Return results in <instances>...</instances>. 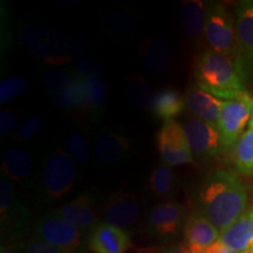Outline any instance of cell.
Here are the masks:
<instances>
[{
  "mask_svg": "<svg viewBox=\"0 0 253 253\" xmlns=\"http://www.w3.org/2000/svg\"><path fill=\"white\" fill-rule=\"evenodd\" d=\"M198 198L204 216L220 235L248 211L245 186L238 175L230 170L211 172L199 189Z\"/></svg>",
  "mask_w": 253,
  "mask_h": 253,
  "instance_id": "6da1fadb",
  "label": "cell"
},
{
  "mask_svg": "<svg viewBox=\"0 0 253 253\" xmlns=\"http://www.w3.org/2000/svg\"><path fill=\"white\" fill-rule=\"evenodd\" d=\"M197 86L218 99H240L249 93L243 84V71L231 56L209 49L198 56L195 65Z\"/></svg>",
  "mask_w": 253,
  "mask_h": 253,
  "instance_id": "7a4b0ae2",
  "label": "cell"
},
{
  "mask_svg": "<svg viewBox=\"0 0 253 253\" xmlns=\"http://www.w3.org/2000/svg\"><path fill=\"white\" fill-rule=\"evenodd\" d=\"M204 38L211 50L231 58L238 55L236 25L223 5L210 2L207 6Z\"/></svg>",
  "mask_w": 253,
  "mask_h": 253,
  "instance_id": "3957f363",
  "label": "cell"
},
{
  "mask_svg": "<svg viewBox=\"0 0 253 253\" xmlns=\"http://www.w3.org/2000/svg\"><path fill=\"white\" fill-rule=\"evenodd\" d=\"M77 179L73 158L61 148L47 157L41 173V190L50 199H60L71 192Z\"/></svg>",
  "mask_w": 253,
  "mask_h": 253,
  "instance_id": "277c9868",
  "label": "cell"
},
{
  "mask_svg": "<svg viewBox=\"0 0 253 253\" xmlns=\"http://www.w3.org/2000/svg\"><path fill=\"white\" fill-rule=\"evenodd\" d=\"M34 233L37 238L65 253H86V242L81 231L53 212L37 220Z\"/></svg>",
  "mask_w": 253,
  "mask_h": 253,
  "instance_id": "5b68a950",
  "label": "cell"
},
{
  "mask_svg": "<svg viewBox=\"0 0 253 253\" xmlns=\"http://www.w3.org/2000/svg\"><path fill=\"white\" fill-rule=\"evenodd\" d=\"M252 112V97L250 95L233 100H223L217 128L224 149L235 147L242 137L245 126L250 123Z\"/></svg>",
  "mask_w": 253,
  "mask_h": 253,
  "instance_id": "8992f818",
  "label": "cell"
},
{
  "mask_svg": "<svg viewBox=\"0 0 253 253\" xmlns=\"http://www.w3.org/2000/svg\"><path fill=\"white\" fill-rule=\"evenodd\" d=\"M157 148L162 162L168 166L176 167L195 163L184 128L176 120L164 121L157 132Z\"/></svg>",
  "mask_w": 253,
  "mask_h": 253,
  "instance_id": "52a82bcc",
  "label": "cell"
},
{
  "mask_svg": "<svg viewBox=\"0 0 253 253\" xmlns=\"http://www.w3.org/2000/svg\"><path fill=\"white\" fill-rule=\"evenodd\" d=\"M45 84L52 99L62 108H86L84 80L73 73L50 69L45 74Z\"/></svg>",
  "mask_w": 253,
  "mask_h": 253,
  "instance_id": "ba28073f",
  "label": "cell"
},
{
  "mask_svg": "<svg viewBox=\"0 0 253 253\" xmlns=\"http://www.w3.org/2000/svg\"><path fill=\"white\" fill-rule=\"evenodd\" d=\"M0 214L2 235L6 237L17 238L30 225V213L17 199L11 183L4 178H0Z\"/></svg>",
  "mask_w": 253,
  "mask_h": 253,
  "instance_id": "9c48e42d",
  "label": "cell"
},
{
  "mask_svg": "<svg viewBox=\"0 0 253 253\" xmlns=\"http://www.w3.org/2000/svg\"><path fill=\"white\" fill-rule=\"evenodd\" d=\"M183 128L194 156L205 160L216 156L224 149L217 126L191 118L186 120Z\"/></svg>",
  "mask_w": 253,
  "mask_h": 253,
  "instance_id": "30bf717a",
  "label": "cell"
},
{
  "mask_svg": "<svg viewBox=\"0 0 253 253\" xmlns=\"http://www.w3.org/2000/svg\"><path fill=\"white\" fill-rule=\"evenodd\" d=\"M185 217V208L176 202H164L151 209L147 232L156 238H171L178 235Z\"/></svg>",
  "mask_w": 253,
  "mask_h": 253,
  "instance_id": "8fae6325",
  "label": "cell"
},
{
  "mask_svg": "<svg viewBox=\"0 0 253 253\" xmlns=\"http://www.w3.org/2000/svg\"><path fill=\"white\" fill-rule=\"evenodd\" d=\"M96 199L90 192H84L69 203H66L56 209L55 216L67 220L81 232L91 231L99 224L96 214Z\"/></svg>",
  "mask_w": 253,
  "mask_h": 253,
  "instance_id": "7c38bea8",
  "label": "cell"
},
{
  "mask_svg": "<svg viewBox=\"0 0 253 253\" xmlns=\"http://www.w3.org/2000/svg\"><path fill=\"white\" fill-rule=\"evenodd\" d=\"M130 149V141L110 129L101 130L94 141V157L102 166H116L123 162Z\"/></svg>",
  "mask_w": 253,
  "mask_h": 253,
  "instance_id": "4fadbf2b",
  "label": "cell"
},
{
  "mask_svg": "<svg viewBox=\"0 0 253 253\" xmlns=\"http://www.w3.org/2000/svg\"><path fill=\"white\" fill-rule=\"evenodd\" d=\"M130 244V236L126 230L107 221L97 224L88 237V246L93 253H126Z\"/></svg>",
  "mask_w": 253,
  "mask_h": 253,
  "instance_id": "5bb4252c",
  "label": "cell"
},
{
  "mask_svg": "<svg viewBox=\"0 0 253 253\" xmlns=\"http://www.w3.org/2000/svg\"><path fill=\"white\" fill-rule=\"evenodd\" d=\"M140 212V203L135 196L126 192H115L109 196L104 214L107 223L126 230L137 221Z\"/></svg>",
  "mask_w": 253,
  "mask_h": 253,
  "instance_id": "9a60e30c",
  "label": "cell"
},
{
  "mask_svg": "<svg viewBox=\"0 0 253 253\" xmlns=\"http://www.w3.org/2000/svg\"><path fill=\"white\" fill-rule=\"evenodd\" d=\"M235 25L240 66L244 73V63L253 67V0H244L237 4Z\"/></svg>",
  "mask_w": 253,
  "mask_h": 253,
  "instance_id": "2e32d148",
  "label": "cell"
},
{
  "mask_svg": "<svg viewBox=\"0 0 253 253\" xmlns=\"http://www.w3.org/2000/svg\"><path fill=\"white\" fill-rule=\"evenodd\" d=\"M186 245L196 253H204L220 237L219 230L204 214H191L184 224Z\"/></svg>",
  "mask_w": 253,
  "mask_h": 253,
  "instance_id": "e0dca14e",
  "label": "cell"
},
{
  "mask_svg": "<svg viewBox=\"0 0 253 253\" xmlns=\"http://www.w3.org/2000/svg\"><path fill=\"white\" fill-rule=\"evenodd\" d=\"M185 104L186 108L195 118L217 126L223 107V100L218 99L197 86L188 90L185 95Z\"/></svg>",
  "mask_w": 253,
  "mask_h": 253,
  "instance_id": "ac0fdd59",
  "label": "cell"
},
{
  "mask_svg": "<svg viewBox=\"0 0 253 253\" xmlns=\"http://www.w3.org/2000/svg\"><path fill=\"white\" fill-rule=\"evenodd\" d=\"M207 6L201 0H185L182 2L179 23L185 36L195 42H199L204 38Z\"/></svg>",
  "mask_w": 253,
  "mask_h": 253,
  "instance_id": "d6986e66",
  "label": "cell"
},
{
  "mask_svg": "<svg viewBox=\"0 0 253 253\" xmlns=\"http://www.w3.org/2000/svg\"><path fill=\"white\" fill-rule=\"evenodd\" d=\"M219 240L231 251H248L253 243V208L246 211L230 229L223 232Z\"/></svg>",
  "mask_w": 253,
  "mask_h": 253,
  "instance_id": "ffe728a7",
  "label": "cell"
},
{
  "mask_svg": "<svg viewBox=\"0 0 253 253\" xmlns=\"http://www.w3.org/2000/svg\"><path fill=\"white\" fill-rule=\"evenodd\" d=\"M140 55L144 66L155 73H164L171 65V55L167 42L161 38H148L142 43Z\"/></svg>",
  "mask_w": 253,
  "mask_h": 253,
  "instance_id": "44dd1931",
  "label": "cell"
},
{
  "mask_svg": "<svg viewBox=\"0 0 253 253\" xmlns=\"http://www.w3.org/2000/svg\"><path fill=\"white\" fill-rule=\"evenodd\" d=\"M33 160L24 148H9L2 160L1 170L5 177L12 182H23L31 175Z\"/></svg>",
  "mask_w": 253,
  "mask_h": 253,
  "instance_id": "7402d4cb",
  "label": "cell"
},
{
  "mask_svg": "<svg viewBox=\"0 0 253 253\" xmlns=\"http://www.w3.org/2000/svg\"><path fill=\"white\" fill-rule=\"evenodd\" d=\"M185 108V97H183L177 90L167 88L157 91L155 95L151 110L156 118L168 121L175 120L173 118L179 115Z\"/></svg>",
  "mask_w": 253,
  "mask_h": 253,
  "instance_id": "603a6c76",
  "label": "cell"
},
{
  "mask_svg": "<svg viewBox=\"0 0 253 253\" xmlns=\"http://www.w3.org/2000/svg\"><path fill=\"white\" fill-rule=\"evenodd\" d=\"M21 42L31 53L49 58L58 45L53 41L52 34L45 28L26 26L21 32Z\"/></svg>",
  "mask_w": 253,
  "mask_h": 253,
  "instance_id": "cb8c5ba5",
  "label": "cell"
},
{
  "mask_svg": "<svg viewBox=\"0 0 253 253\" xmlns=\"http://www.w3.org/2000/svg\"><path fill=\"white\" fill-rule=\"evenodd\" d=\"M84 84L86 91V108L89 109L96 118H99L108 102V84L101 75L84 79Z\"/></svg>",
  "mask_w": 253,
  "mask_h": 253,
  "instance_id": "d4e9b609",
  "label": "cell"
},
{
  "mask_svg": "<svg viewBox=\"0 0 253 253\" xmlns=\"http://www.w3.org/2000/svg\"><path fill=\"white\" fill-rule=\"evenodd\" d=\"M156 91L142 77L134 75L126 87V100L138 109H151Z\"/></svg>",
  "mask_w": 253,
  "mask_h": 253,
  "instance_id": "484cf974",
  "label": "cell"
},
{
  "mask_svg": "<svg viewBox=\"0 0 253 253\" xmlns=\"http://www.w3.org/2000/svg\"><path fill=\"white\" fill-rule=\"evenodd\" d=\"M233 162L238 172L253 176V128H249L236 143Z\"/></svg>",
  "mask_w": 253,
  "mask_h": 253,
  "instance_id": "4316f807",
  "label": "cell"
},
{
  "mask_svg": "<svg viewBox=\"0 0 253 253\" xmlns=\"http://www.w3.org/2000/svg\"><path fill=\"white\" fill-rule=\"evenodd\" d=\"M149 184L151 191L160 197L171 194L175 186V173L171 167L163 162L157 164L151 171Z\"/></svg>",
  "mask_w": 253,
  "mask_h": 253,
  "instance_id": "83f0119b",
  "label": "cell"
},
{
  "mask_svg": "<svg viewBox=\"0 0 253 253\" xmlns=\"http://www.w3.org/2000/svg\"><path fill=\"white\" fill-rule=\"evenodd\" d=\"M68 150L75 163L87 166L89 162V141L84 131H75L68 138Z\"/></svg>",
  "mask_w": 253,
  "mask_h": 253,
  "instance_id": "f1b7e54d",
  "label": "cell"
},
{
  "mask_svg": "<svg viewBox=\"0 0 253 253\" xmlns=\"http://www.w3.org/2000/svg\"><path fill=\"white\" fill-rule=\"evenodd\" d=\"M27 82L23 77L6 78L0 84V102L6 103L20 96L26 90Z\"/></svg>",
  "mask_w": 253,
  "mask_h": 253,
  "instance_id": "f546056e",
  "label": "cell"
},
{
  "mask_svg": "<svg viewBox=\"0 0 253 253\" xmlns=\"http://www.w3.org/2000/svg\"><path fill=\"white\" fill-rule=\"evenodd\" d=\"M43 126H45V120L42 116H32L15 129L13 135L14 140L20 142L33 140L42 131Z\"/></svg>",
  "mask_w": 253,
  "mask_h": 253,
  "instance_id": "4dcf8cb0",
  "label": "cell"
},
{
  "mask_svg": "<svg viewBox=\"0 0 253 253\" xmlns=\"http://www.w3.org/2000/svg\"><path fill=\"white\" fill-rule=\"evenodd\" d=\"M102 73V65L96 59H84L79 60L74 63L73 74L80 79H87L91 77H100Z\"/></svg>",
  "mask_w": 253,
  "mask_h": 253,
  "instance_id": "1f68e13d",
  "label": "cell"
},
{
  "mask_svg": "<svg viewBox=\"0 0 253 253\" xmlns=\"http://www.w3.org/2000/svg\"><path fill=\"white\" fill-rule=\"evenodd\" d=\"M106 25L109 30L115 32V33H126L130 30L131 19L126 12L116 9V11L107 13Z\"/></svg>",
  "mask_w": 253,
  "mask_h": 253,
  "instance_id": "d6a6232c",
  "label": "cell"
},
{
  "mask_svg": "<svg viewBox=\"0 0 253 253\" xmlns=\"http://www.w3.org/2000/svg\"><path fill=\"white\" fill-rule=\"evenodd\" d=\"M24 253H65L55 246L48 244L45 240L33 238L25 245Z\"/></svg>",
  "mask_w": 253,
  "mask_h": 253,
  "instance_id": "836d02e7",
  "label": "cell"
},
{
  "mask_svg": "<svg viewBox=\"0 0 253 253\" xmlns=\"http://www.w3.org/2000/svg\"><path fill=\"white\" fill-rule=\"evenodd\" d=\"M18 116L11 110H2L0 114V135L8 134L12 129L17 126Z\"/></svg>",
  "mask_w": 253,
  "mask_h": 253,
  "instance_id": "e575fe53",
  "label": "cell"
},
{
  "mask_svg": "<svg viewBox=\"0 0 253 253\" xmlns=\"http://www.w3.org/2000/svg\"><path fill=\"white\" fill-rule=\"evenodd\" d=\"M162 253H196V252L192 251L188 245L178 244V245L170 246V248L164 250Z\"/></svg>",
  "mask_w": 253,
  "mask_h": 253,
  "instance_id": "d590c367",
  "label": "cell"
},
{
  "mask_svg": "<svg viewBox=\"0 0 253 253\" xmlns=\"http://www.w3.org/2000/svg\"><path fill=\"white\" fill-rule=\"evenodd\" d=\"M250 128H253V99H252V112H251V120H250Z\"/></svg>",
  "mask_w": 253,
  "mask_h": 253,
  "instance_id": "8d00e7d4",
  "label": "cell"
},
{
  "mask_svg": "<svg viewBox=\"0 0 253 253\" xmlns=\"http://www.w3.org/2000/svg\"><path fill=\"white\" fill-rule=\"evenodd\" d=\"M223 253H236V252H233V251H231V250H229V249H226L225 251H224Z\"/></svg>",
  "mask_w": 253,
  "mask_h": 253,
  "instance_id": "74e56055",
  "label": "cell"
},
{
  "mask_svg": "<svg viewBox=\"0 0 253 253\" xmlns=\"http://www.w3.org/2000/svg\"><path fill=\"white\" fill-rule=\"evenodd\" d=\"M240 253H253L251 250H248V251H244V252H240Z\"/></svg>",
  "mask_w": 253,
  "mask_h": 253,
  "instance_id": "f35d334b",
  "label": "cell"
},
{
  "mask_svg": "<svg viewBox=\"0 0 253 253\" xmlns=\"http://www.w3.org/2000/svg\"><path fill=\"white\" fill-rule=\"evenodd\" d=\"M1 253H19V252H12V251H5L4 252V251H2Z\"/></svg>",
  "mask_w": 253,
  "mask_h": 253,
  "instance_id": "ab89813d",
  "label": "cell"
},
{
  "mask_svg": "<svg viewBox=\"0 0 253 253\" xmlns=\"http://www.w3.org/2000/svg\"><path fill=\"white\" fill-rule=\"evenodd\" d=\"M250 250H251V251H252V252H253V249H250Z\"/></svg>",
  "mask_w": 253,
  "mask_h": 253,
  "instance_id": "60d3db41",
  "label": "cell"
}]
</instances>
